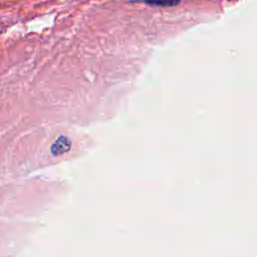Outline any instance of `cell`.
I'll return each mask as SVG.
<instances>
[{
	"mask_svg": "<svg viewBox=\"0 0 257 257\" xmlns=\"http://www.w3.org/2000/svg\"><path fill=\"white\" fill-rule=\"evenodd\" d=\"M139 2L148 3L151 5H162V6H172L178 3V0H138Z\"/></svg>",
	"mask_w": 257,
	"mask_h": 257,
	"instance_id": "obj_1",
	"label": "cell"
}]
</instances>
